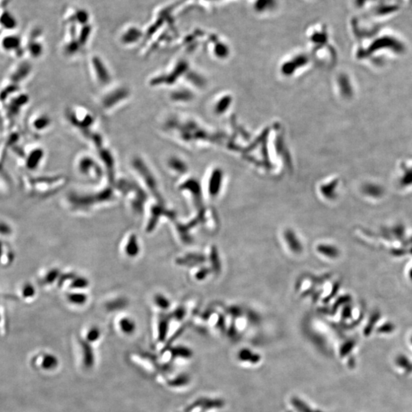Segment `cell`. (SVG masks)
Returning a JSON list of instances; mask_svg holds the SVG:
<instances>
[{"label": "cell", "mask_w": 412, "mask_h": 412, "mask_svg": "<svg viewBox=\"0 0 412 412\" xmlns=\"http://www.w3.org/2000/svg\"><path fill=\"white\" fill-rule=\"evenodd\" d=\"M31 97L25 87L0 79V129L18 126V120L29 106Z\"/></svg>", "instance_id": "cell-1"}, {"label": "cell", "mask_w": 412, "mask_h": 412, "mask_svg": "<svg viewBox=\"0 0 412 412\" xmlns=\"http://www.w3.org/2000/svg\"><path fill=\"white\" fill-rule=\"evenodd\" d=\"M17 167L22 173H35L43 166L46 159V150L35 143H24L12 151Z\"/></svg>", "instance_id": "cell-2"}, {"label": "cell", "mask_w": 412, "mask_h": 412, "mask_svg": "<svg viewBox=\"0 0 412 412\" xmlns=\"http://www.w3.org/2000/svg\"><path fill=\"white\" fill-rule=\"evenodd\" d=\"M20 183L27 193L32 195L51 194L65 185L66 179L62 175H37L22 173Z\"/></svg>", "instance_id": "cell-3"}, {"label": "cell", "mask_w": 412, "mask_h": 412, "mask_svg": "<svg viewBox=\"0 0 412 412\" xmlns=\"http://www.w3.org/2000/svg\"><path fill=\"white\" fill-rule=\"evenodd\" d=\"M116 190L112 185L92 193L69 192L68 202L75 209H87L96 205L110 203L116 199Z\"/></svg>", "instance_id": "cell-4"}, {"label": "cell", "mask_w": 412, "mask_h": 412, "mask_svg": "<svg viewBox=\"0 0 412 412\" xmlns=\"http://www.w3.org/2000/svg\"><path fill=\"white\" fill-rule=\"evenodd\" d=\"M65 119L68 125L79 132L85 139L94 132L96 118L93 112L83 106H71L66 109Z\"/></svg>", "instance_id": "cell-5"}, {"label": "cell", "mask_w": 412, "mask_h": 412, "mask_svg": "<svg viewBox=\"0 0 412 412\" xmlns=\"http://www.w3.org/2000/svg\"><path fill=\"white\" fill-rule=\"evenodd\" d=\"M113 187L116 191L119 192L128 200L134 211L137 213L143 211V206L147 201V194L145 189L140 184L127 177H117Z\"/></svg>", "instance_id": "cell-6"}, {"label": "cell", "mask_w": 412, "mask_h": 412, "mask_svg": "<svg viewBox=\"0 0 412 412\" xmlns=\"http://www.w3.org/2000/svg\"><path fill=\"white\" fill-rule=\"evenodd\" d=\"M130 164L137 179L143 183V188L148 190L158 203H163V197L159 188L157 176L150 167V163L141 156L136 155L132 157Z\"/></svg>", "instance_id": "cell-7"}, {"label": "cell", "mask_w": 412, "mask_h": 412, "mask_svg": "<svg viewBox=\"0 0 412 412\" xmlns=\"http://www.w3.org/2000/svg\"><path fill=\"white\" fill-rule=\"evenodd\" d=\"M132 89L126 85L111 86L99 98V105L102 112L112 113L126 105L132 98Z\"/></svg>", "instance_id": "cell-8"}, {"label": "cell", "mask_w": 412, "mask_h": 412, "mask_svg": "<svg viewBox=\"0 0 412 412\" xmlns=\"http://www.w3.org/2000/svg\"><path fill=\"white\" fill-rule=\"evenodd\" d=\"M187 72V63L183 61H177L170 69H165L150 76L147 83L152 88L171 87L180 78L185 76Z\"/></svg>", "instance_id": "cell-9"}, {"label": "cell", "mask_w": 412, "mask_h": 412, "mask_svg": "<svg viewBox=\"0 0 412 412\" xmlns=\"http://www.w3.org/2000/svg\"><path fill=\"white\" fill-rule=\"evenodd\" d=\"M75 169L78 174L92 181H99L106 177L104 169L97 157L90 153H82L75 160Z\"/></svg>", "instance_id": "cell-10"}, {"label": "cell", "mask_w": 412, "mask_h": 412, "mask_svg": "<svg viewBox=\"0 0 412 412\" xmlns=\"http://www.w3.org/2000/svg\"><path fill=\"white\" fill-rule=\"evenodd\" d=\"M33 76L34 67L32 61L26 58H21L14 61L5 71L2 79L25 87V85Z\"/></svg>", "instance_id": "cell-11"}, {"label": "cell", "mask_w": 412, "mask_h": 412, "mask_svg": "<svg viewBox=\"0 0 412 412\" xmlns=\"http://www.w3.org/2000/svg\"><path fill=\"white\" fill-rule=\"evenodd\" d=\"M24 58L33 61L43 56L45 52L43 35L40 31L34 28L22 36Z\"/></svg>", "instance_id": "cell-12"}, {"label": "cell", "mask_w": 412, "mask_h": 412, "mask_svg": "<svg viewBox=\"0 0 412 412\" xmlns=\"http://www.w3.org/2000/svg\"><path fill=\"white\" fill-rule=\"evenodd\" d=\"M89 68L92 79L100 87L107 89L112 86L113 74L107 64L99 55H92L89 59Z\"/></svg>", "instance_id": "cell-13"}, {"label": "cell", "mask_w": 412, "mask_h": 412, "mask_svg": "<svg viewBox=\"0 0 412 412\" xmlns=\"http://www.w3.org/2000/svg\"><path fill=\"white\" fill-rule=\"evenodd\" d=\"M25 125L28 133L35 137H41L52 129L53 119L47 112L38 111L28 116Z\"/></svg>", "instance_id": "cell-14"}, {"label": "cell", "mask_w": 412, "mask_h": 412, "mask_svg": "<svg viewBox=\"0 0 412 412\" xmlns=\"http://www.w3.org/2000/svg\"><path fill=\"white\" fill-rule=\"evenodd\" d=\"M0 52L14 60L24 58L22 37L12 32L0 35Z\"/></svg>", "instance_id": "cell-15"}, {"label": "cell", "mask_w": 412, "mask_h": 412, "mask_svg": "<svg viewBox=\"0 0 412 412\" xmlns=\"http://www.w3.org/2000/svg\"><path fill=\"white\" fill-rule=\"evenodd\" d=\"M96 152L98 160L102 164V167L104 169L106 173V178L108 179V183L114 186L115 182L117 179L116 175V159L115 157L114 152L112 149L106 145V143H103L102 145L95 149Z\"/></svg>", "instance_id": "cell-16"}, {"label": "cell", "mask_w": 412, "mask_h": 412, "mask_svg": "<svg viewBox=\"0 0 412 412\" xmlns=\"http://www.w3.org/2000/svg\"><path fill=\"white\" fill-rule=\"evenodd\" d=\"M263 359L261 353L249 347L241 348L236 353V360L243 367L251 369L259 367L262 364Z\"/></svg>", "instance_id": "cell-17"}, {"label": "cell", "mask_w": 412, "mask_h": 412, "mask_svg": "<svg viewBox=\"0 0 412 412\" xmlns=\"http://www.w3.org/2000/svg\"><path fill=\"white\" fill-rule=\"evenodd\" d=\"M164 166L169 173L176 176L184 174L188 170L187 163L176 154H172L167 157L164 160Z\"/></svg>", "instance_id": "cell-18"}, {"label": "cell", "mask_w": 412, "mask_h": 412, "mask_svg": "<svg viewBox=\"0 0 412 412\" xmlns=\"http://www.w3.org/2000/svg\"><path fill=\"white\" fill-rule=\"evenodd\" d=\"M160 215L168 216L172 218H173V216L175 217L174 212L165 208L163 203H158V204L153 205L150 208V218H149L148 224L147 226V231L148 232L154 230Z\"/></svg>", "instance_id": "cell-19"}, {"label": "cell", "mask_w": 412, "mask_h": 412, "mask_svg": "<svg viewBox=\"0 0 412 412\" xmlns=\"http://www.w3.org/2000/svg\"><path fill=\"white\" fill-rule=\"evenodd\" d=\"M285 245L288 247V250L294 254H298L302 253L303 250V245L300 240L292 229H286L282 233Z\"/></svg>", "instance_id": "cell-20"}, {"label": "cell", "mask_w": 412, "mask_h": 412, "mask_svg": "<svg viewBox=\"0 0 412 412\" xmlns=\"http://www.w3.org/2000/svg\"><path fill=\"white\" fill-rule=\"evenodd\" d=\"M192 98L191 92L185 88H175L169 93V100L175 104L187 103Z\"/></svg>", "instance_id": "cell-21"}, {"label": "cell", "mask_w": 412, "mask_h": 412, "mask_svg": "<svg viewBox=\"0 0 412 412\" xmlns=\"http://www.w3.org/2000/svg\"><path fill=\"white\" fill-rule=\"evenodd\" d=\"M179 190L180 191L189 192V193L194 199L195 201L200 203L201 191H200V185L197 183V180L188 179L179 186Z\"/></svg>", "instance_id": "cell-22"}, {"label": "cell", "mask_w": 412, "mask_h": 412, "mask_svg": "<svg viewBox=\"0 0 412 412\" xmlns=\"http://www.w3.org/2000/svg\"><path fill=\"white\" fill-rule=\"evenodd\" d=\"M79 344H80L81 350H82L83 364L86 367H92L95 363V356L90 343L85 340H80Z\"/></svg>", "instance_id": "cell-23"}, {"label": "cell", "mask_w": 412, "mask_h": 412, "mask_svg": "<svg viewBox=\"0 0 412 412\" xmlns=\"http://www.w3.org/2000/svg\"><path fill=\"white\" fill-rule=\"evenodd\" d=\"M140 250V244H139L137 236L135 234H131L127 239V242L125 244L124 251L128 257L134 258V257H136L138 255Z\"/></svg>", "instance_id": "cell-24"}, {"label": "cell", "mask_w": 412, "mask_h": 412, "mask_svg": "<svg viewBox=\"0 0 412 412\" xmlns=\"http://www.w3.org/2000/svg\"><path fill=\"white\" fill-rule=\"evenodd\" d=\"M394 366L401 374L410 375L412 373V361L408 356L403 355L396 356Z\"/></svg>", "instance_id": "cell-25"}, {"label": "cell", "mask_w": 412, "mask_h": 412, "mask_svg": "<svg viewBox=\"0 0 412 412\" xmlns=\"http://www.w3.org/2000/svg\"><path fill=\"white\" fill-rule=\"evenodd\" d=\"M6 160L0 157V192L8 191L10 188V179L5 167Z\"/></svg>", "instance_id": "cell-26"}, {"label": "cell", "mask_w": 412, "mask_h": 412, "mask_svg": "<svg viewBox=\"0 0 412 412\" xmlns=\"http://www.w3.org/2000/svg\"><path fill=\"white\" fill-rule=\"evenodd\" d=\"M206 261L205 257L200 254H188L183 257H180L177 262L180 265H197L201 264Z\"/></svg>", "instance_id": "cell-27"}, {"label": "cell", "mask_w": 412, "mask_h": 412, "mask_svg": "<svg viewBox=\"0 0 412 412\" xmlns=\"http://www.w3.org/2000/svg\"><path fill=\"white\" fill-rule=\"evenodd\" d=\"M170 315H162L159 319L158 323V338L160 342H164L168 333L169 323H170Z\"/></svg>", "instance_id": "cell-28"}, {"label": "cell", "mask_w": 412, "mask_h": 412, "mask_svg": "<svg viewBox=\"0 0 412 412\" xmlns=\"http://www.w3.org/2000/svg\"><path fill=\"white\" fill-rule=\"evenodd\" d=\"M119 327L123 334L127 335H132L136 330V322L129 317L121 318L119 322Z\"/></svg>", "instance_id": "cell-29"}, {"label": "cell", "mask_w": 412, "mask_h": 412, "mask_svg": "<svg viewBox=\"0 0 412 412\" xmlns=\"http://www.w3.org/2000/svg\"><path fill=\"white\" fill-rule=\"evenodd\" d=\"M170 353L173 358H181V359H191L193 356V352L192 349L187 346H175L170 349Z\"/></svg>", "instance_id": "cell-30"}, {"label": "cell", "mask_w": 412, "mask_h": 412, "mask_svg": "<svg viewBox=\"0 0 412 412\" xmlns=\"http://www.w3.org/2000/svg\"><path fill=\"white\" fill-rule=\"evenodd\" d=\"M67 299L69 303L74 305H83L86 303L88 297L86 294L80 292H69L67 295Z\"/></svg>", "instance_id": "cell-31"}, {"label": "cell", "mask_w": 412, "mask_h": 412, "mask_svg": "<svg viewBox=\"0 0 412 412\" xmlns=\"http://www.w3.org/2000/svg\"><path fill=\"white\" fill-rule=\"evenodd\" d=\"M316 251L318 254L328 258H334L338 256V251L333 246L329 244H320L316 247Z\"/></svg>", "instance_id": "cell-32"}, {"label": "cell", "mask_w": 412, "mask_h": 412, "mask_svg": "<svg viewBox=\"0 0 412 412\" xmlns=\"http://www.w3.org/2000/svg\"><path fill=\"white\" fill-rule=\"evenodd\" d=\"M297 289L302 295L310 293L311 291L315 289V284H314L313 279H311L309 277H305L301 281L300 283L298 284Z\"/></svg>", "instance_id": "cell-33"}, {"label": "cell", "mask_w": 412, "mask_h": 412, "mask_svg": "<svg viewBox=\"0 0 412 412\" xmlns=\"http://www.w3.org/2000/svg\"><path fill=\"white\" fill-rule=\"evenodd\" d=\"M190 383H191V377L188 374L183 373L170 380L169 382V385L172 387L180 388L189 386Z\"/></svg>", "instance_id": "cell-34"}, {"label": "cell", "mask_w": 412, "mask_h": 412, "mask_svg": "<svg viewBox=\"0 0 412 412\" xmlns=\"http://www.w3.org/2000/svg\"><path fill=\"white\" fill-rule=\"evenodd\" d=\"M89 285V281L85 277L74 276L71 279L69 287L74 290L79 291L81 289H84Z\"/></svg>", "instance_id": "cell-35"}, {"label": "cell", "mask_w": 412, "mask_h": 412, "mask_svg": "<svg viewBox=\"0 0 412 412\" xmlns=\"http://www.w3.org/2000/svg\"><path fill=\"white\" fill-rule=\"evenodd\" d=\"M153 302L156 306L162 310H167L170 306V302L167 297L165 296L163 294H157L153 297Z\"/></svg>", "instance_id": "cell-36"}, {"label": "cell", "mask_w": 412, "mask_h": 412, "mask_svg": "<svg viewBox=\"0 0 412 412\" xmlns=\"http://www.w3.org/2000/svg\"><path fill=\"white\" fill-rule=\"evenodd\" d=\"M101 333L99 328L96 327H92L88 331L86 334V342H89V343H93V342H97L98 340L100 338Z\"/></svg>", "instance_id": "cell-37"}, {"label": "cell", "mask_w": 412, "mask_h": 412, "mask_svg": "<svg viewBox=\"0 0 412 412\" xmlns=\"http://www.w3.org/2000/svg\"><path fill=\"white\" fill-rule=\"evenodd\" d=\"M218 251H216L215 247H211L210 253V261H211V268L213 271H220V261L218 258Z\"/></svg>", "instance_id": "cell-38"}, {"label": "cell", "mask_w": 412, "mask_h": 412, "mask_svg": "<svg viewBox=\"0 0 412 412\" xmlns=\"http://www.w3.org/2000/svg\"><path fill=\"white\" fill-rule=\"evenodd\" d=\"M58 364V360L53 355H47L43 360V366L47 369H54Z\"/></svg>", "instance_id": "cell-39"}, {"label": "cell", "mask_w": 412, "mask_h": 412, "mask_svg": "<svg viewBox=\"0 0 412 412\" xmlns=\"http://www.w3.org/2000/svg\"><path fill=\"white\" fill-rule=\"evenodd\" d=\"M210 271L206 267H201L194 274L195 279L198 281H202L206 279L207 275L210 274Z\"/></svg>", "instance_id": "cell-40"}, {"label": "cell", "mask_w": 412, "mask_h": 412, "mask_svg": "<svg viewBox=\"0 0 412 412\" xmlns=\"http://www.w3.org/2000/svg\"><path fill=\"white\" fill-rule=\"evenodd\" d=\"M170 318H174L176 320L180 322L183 320L186 316V309L184 308H177L176 310L173 311V313L170 314Z\"/></svg>", "instance_id": "cell-41"}, {"label": "cell", "mask_w": 412, "mask_h": 412, "mask_svg": "<svg viewBox=\"0 0 412 412\" xmlns=\"http://www.w3.org/2000/svg\"><path fill=\"white\" fill-rule=\"evenodd\" d=\"M126 302L124 299H117L109 304V308L111 310H118L121 308L126 306Z\"/></svg>", "instance_id": "cell-42"}, {"label": "cell", "mask_w": 412, "mask_h": 412, "mask_svg": "<svg viewBox=\"0 0 412 412\" xmlns=\"http://www.w3.org/2000/svg\"><path fill=\"white\" fill-rule=\"evenodd\" d=\"M315 412H322V411L319 410V409H316V411H315Z\"/></svg>", "instance_id": "cell-43"}, {"label": "cell", "mask_w": 412, "mask_h": 412, "mask_svg": "<svg viewBox=\"0 0 412 412\" xmlns=\"http://www.w3.org/2000/svg\"><path fill=\"white\" fill-rule=\"evenodd\" d=\"M224 412V410H222V411H218V412Z\"/></svg>", "instance_id": "cell-44"}]
</instances>
